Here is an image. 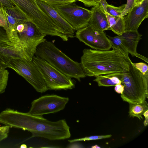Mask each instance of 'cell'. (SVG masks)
<instances>
[{"instance_id": "22", "label": "cell", "mask_w": 148, "mask_h": 148, "mask_svg": "<svg viewBox=\"0 0 148 148\" xmlns=\"http://www.w3.org/2000/svg\"><path fill=\"white\" fill-rule=\"evenodd\" d=\"M107 36L112 46L119 47L127 55H128L127 51L123 45L119 35L114 37L110 36L108 35H107Z\"/></svg>"}, {"instance_id": "14", "label": "cell", "mask_w": 148, "mask_h": 148, "mask_svg": "<svg viewBox=\"0 0 148 148\" xmlns=\"http://www.w3.org/2000/svg\"><path fill=\"white\" fill-rule=\"evenodd\" d=\"M6 22L7 27L12 31H16V28L19 24L29 21L24 14L16 6L13 7L0 8Z\"/></svg>"}, {"instance_id": "17", "label": "cell", "mask_w": 148, "mask_h": 148, "mask_svg": "<svg viewBox=\"0 0 148 148\" xmlns=\"http://www.w3.org/2000/svg\"><path fill=\"white\" fill-rule=\"evenodd\" d=\"M109 25V30L117 35L122 34L125 31L124 21L125 16H113L106 12Z\"/></svg>"}, {"instance_id": "31", "label": "cell", "mask_w": 148, "mask_h": 148, "mask_svg": "<svg viewBox=\"0 0 148 148\" xmlns=\"http://www.w3.org/2000/svg\"><path fill=\"white\" fill-rule=\"evenodd\" d=\"M124 85L121 84H118L115 86L114 89L116 92L121 94L124 90Z\"/></svg>"}, {"instance_id": "4", "label": "cell", "mask_w": 148, "mask_h": 148, "mask_svg": "<svg viewBox=\"0 0 148 148\" xmlns=\"http://www.w3.org/2000/svg\"><path fill=\"white\" fill-rule=\"evenodd\" d=\"M119 76L124 86L121 94L123 100L129 103L142 102L148 98V73L143 74L137 69L132 61L129 70Z\"/></svg>"}, {"instance_id": "28", "label": "cell", "mask_w": 148, "mask_h": 148, "mask_svg": "<svg viewBox=\"0 0 148 148\" xmlns=\"http://www.w3.org/2000/svg\"><path fill=\"white\" fill-rule=\"evenodd\" d=\"M135 66L143 74L148 73V66L147 65L143 62L133 63Z\"/></svg>"}, {"instance_id": "20", "label": "cell", "mask_w": 148, "mask_h": 148, "mask_svg": "<svg viewBox=\"0 0 148 148\" xmlns=\"http://www.w3.org/2000/svg\"><path fill=\"white\" fill-rule=\"evenodd\" d=\"M9 72L5 69H0V94L5 92L8 82Z\"/></svg>"}, {"instance_id": "12", "label": "cell", "mask_w": 148, "mask_h": 148, "mask_svg": "<svg viewBox=\"0 0 148 148\" xmlns=\"http://www.w3.org/2000/svg\"><path fill=\"white\" fill-rule=\"evenodd\" d=\"M124 21L125 31H137L143 21L148 17V0H143L135 5Z\"/></svg>"}, {"instance_id": "9", "label": "cell", "mask_w": 148, "mask_h": 148, "mask_svg": "<svg viewBox=\"0 0 148 148\" xmlns=\"http://www.w3.org/2000/svg\"><path fill=\"white\" fill-rule=\"evenodd\" d=\"M69 99L56 95H47L33 100L29 112L34 116H42L54 113L63 110Z\"/></svg>"}, {"instance_id": "8", "label": "cell", "mask_w": 148, "mask_h": 148, "mask_svg": "<svg viewBox=\"0 0 148 148\" xmlns=\"http://www.w3.org/2000/svg\"><path fill=\"white\" fill-rule=\"evenodd\" d=\"M40 32L54 25L49 17L39 7L35 0H10Z\"/></svg>"}, {"instance_id": "39", "label": "cell", "mask_w": 148, "mask_h": 148, "mask_svg": "<svg viewBox=\"0 0 148 148\" xmlns=\"http://www.w3.org/2000/svg\"><path fill=\"white\" fill-rule=\"evenodd\" d=\"M20 147L22 148H26L27 147V146L26 145L22 144L20 146Z\"/></svg>"}, {"instance_id": "16", "label": "cell", "mask_w": 148, "mask_h": 148, "mask_svg": "<svg viewBox=\"0 0 148 148\" xmlns=\"http://www.w3.org/2000/svg\"><path fill=\"white\" fill-rule=\"evenodd\" d=\"M90 10L92 14L89 25L103 31L109 30V25L106 12L102 6L99 4L93 6Z\"/></svg>"}, {"instance_id": "38", "label": "cell", "mask_w": 148, "mask_h": 148, "mask_svg": "<svg viewBox=\"0 0 148 148\" xmlns=\"http://www.w3.org/2000/svg\"><path fill=\"white\" fill-rule=\"evenodd\" d=\"M143 0H134V5L141 2Z\"/></svg>"}, {"instance_id": "10", "label": "cell", "mask_w": 148, "mask_h": 148, "mask_svg": "<svg viewBox=\"0 0 148 148\" xmlns=\"http://www.w3.org/2000/svg\"><path fill=\"white\" fill-rule=\"evenodd\" d=\"M76 31L75 36L95 50L107 51L112 48V45L103 31L89 25Z\"/></svg>"}, {"instance_id": "24", "label": "cell", "mask_w": 148, "mask_h": 148, "mask_svg": "<svg viewBox=\"0 0 148 148\" xmlns=\"http://www.w3.org/2000/svg\"><path fill=\"white\" fill-rule=\"evenodd\" d=\"M13 44L10 41L5 30L0 26V45Z\"/></svg>"}, {"instance_id": "23", "label": "cell", "mask_w": 148, "mask_h": 148, "mask_svg": "<svg viewBox=\"0 0 148 148\" xmlns=\"http://www.w3.org/2000/svg\"><path fill=\"white\" fill-rule=\"evenodd\" d=\"M112 135L111 134L104 135H96L89 136H86L84 138L75 139L72 140H68V141L70 143H73L75 142L89 141L90 140H96L111 137Z\"/></svg>"}, {"instance_id": "2", "label": "cell", "mask_w": 148, "mask_h": 148, "mask_svg": "<svg viewBox=\"0 0 148 148\" xmlns=\"http://www.w3.org/2000/svg\"><path fill=\"white\" fill-rule=\"evenodd\" d=\"M112 50L85 49L80 63L86 76L124 73L128 71L131 61L128 55L117 47Z\"/></svg>"}, {"instance_id": "25", "label": "cell", "mask_w": 148, "mask_h": 148, "mask_svg": "<svg viewBox=\"0 0 148 148\" xmlns=\"http://www.w3.org/2000/svg\"><path fill=\"white\" fill-rule=\"evenodd\" d=\"M38 0L45 3L47 4L53 6L58 5L64 4L74 2L77 0Z\"/></svg>"}, {"instance_id": "11", "label": "cell", "mask_w": 148, "mask_h": 148, "mask_svg": "<svg viewBox=\"0 0 148 148\" xmlns=\"http://www.w3.org/2000/svg\"><path fill=\"white\" fill-rule=\"evenodd\" d=\"M24 27L17 33L20 42L30 61L32 60L37 46L44 40L45 36L39 31L36 26L28 21L23 23Z\"/></svg>"}, {"instance_id": "15", "label": "cell", "mask_w": 148, "mask_h": 148, "mask_svg": "<svg viewBox=\"0 0 148 148\" xmlns=\"http://www.w3.org/2000/svg\"><path fill=\"white\" fill-rule=\"evenodd\" d=\"M126 48L128 53L132 56H136L148 63V59L137 52L138 43L141 39L142 35L137 31H125L119 35Z\"/></svg>"}, {"instance_id": "19", "label": "cell", "mask_w": 148, "mask_h": 148, "mask_svg": "<svg viewBox=\"0 0 148 148\" xmlns=\"http://www.w3.org/2000/svg\"><path fill=\"white\" fill-rule=\"evenodd\" d=\"M129 104V115L133 117H136L140 120L143 119V113L148 110V103L146 100L139 103Z\"/></svg>"}, {"instance_id": "3", "label": "cell", "mask_w": 148, "mask_h": 148, "mask_svg": "<svg viewBox=\"0 0 148 148\" xmlns=\"http://www.w3.org/2000/svg\"><path fill=\"white\" fill-rule=\"evenodd\" d=\"M34 55L71 78L80 81L81 78L86 76L80 63L72 60L53 42L45 39L37 46Z\"/></svg>"}, {"instance_id": "13", "label": "cell", "mask_w": 148, "mask_h": 148, "mask_svg": "<svg viewBox=\"0 0 148 148\" xmlns=\"http://www.w3.org/2000/svg\"><path fill=\"white\" fill-rule=\"evenodd\" d=\"M36 2L41 9L51 18L59 30L68 40L75 37L76 30L68 23L52 6L38 0Z\"/></svg>"}, {"instance_id": "40", "label": "cell", "mask_w": 148, "mask_h": 148, "mask_svg": "<svg viewBox=\"0 0 148 148\" xmlns=\"http://www.w3.org/2000/svg\"><path fill=\"white\" fill-rule=\"evenodd\" d=\"M91 148H101V147H100L99 146H98V145H94L93 146H92L91 147Z\"/></svg>"}, {"instance_id": "35", "label": "cell", "mask_w": 148, "mask_h": 148, "mask_svg": "<svg viewBox=\"0 0 148 148\" xmlns=\"http://www.w3.org/2000/svg\"><path fill=\"white\" fill-rule=\"evenodd\" d=\"M75 145L77 147V148H79V147H83L82 146V145L80 144H75V143H74V144H72L69 146V147H67L69 148H71V147H75Z\"/></svg>"}, {"instance_id": "1", "label": "cell", "mask_w": 148, "mask_h": 148, "mask_svg": "<svg viewBox=\"0 0 148 148\" xmlns=\"http://www.w3.org/2000/svg\"><path fill=\"white\" fill-rule=\"evenodd\" d=\"M0 123L10 128L27 130L32 137H39L50 140H64L70 138V127L66 120L50 121L42 116L32 115L8 108L0 113Z\"/></svg>"}, {"instance_id": "26", "label": "cell", "mask_w": 148, "mask_h": 148, "mask_svg": "<svg viewBox=\"0 0 148 148\" xmlns=\"http://www.w3.org/2000/svg\"><path fill=\"white\" fill-rule=\"evenodd\" d=\"M10 128L6 125L0 126V142L8 137Z\"/></svg>"}, {"instance_id": "6", "label": "cell", "mask_w": 148, "mask_h": 148, "mask_svg": "<svg viewBox=\"0 0 148 148\" xmlns=\"http://www.w3.org/2000/svg\"><path fill=\"white\" fill-rule=\"evenodd\" d=\"M8 68L14 71L23 77L38 92L48 90L37 67L32 60L11 58L4 61Z\"/></svg>"}, {"instance_id": "18", "label": "cell", "mask_w": 148, "mask_h": 148, "mask_svg": "<svg viewBox=\"0 0 148 148\" xmlns=\"http://www.w3.org/2000/svg\"><path fill=\"white\" fill-rule=\"evenodd\" d=\"M122 73L99 75L95 76V78L94 81L97 82L99 86H110L121 84L119 76Z\"/></svg>"}, {"instance_id": "37", "label": "cell", "mask_w": 148, "mask_h": 148, "mask_svg": "<svg viewBox=\"0 0 148 148\" xmlns=\"http://www.w3.org/2000/svg\"><path fill=\"white\" fill-rule=\"evenodd\" d=\"M148 118L145 119L143 124L145 126H147L148 125Z\"/></svg>"}, {"instance_id": "29", "label": "cell", "mask_w": 148, "mask_h": 148, "mask_svg": "<svg viewBox=\"0 0 148 148\" xmlns=\"http://www.w3.org/2000/svg\"><path fill=\"white\" fill-rule=\"evenodd\" d=\"M83 3L87 6H93L99 4L100 0H77Z\"/></svg>"}, {"instance_id": "32", "label": "cell", "mask_w": 148, "mask_h": 148, "mask_svg": "<svg viewBox=\"0 0 148 148\" xmlns=\"http://www.w3.org/2000/svg\"><path fill=\"white\" fill-rule=\"evenodd\" d=\"M99 4L102 6L104 10L106 12V7L108 4L106 0H100Z\"/></svg>"}, {"instance_id": "21", "label": "cell", "mask_w": 148, "mask_h": 148, "mask_svg": "<svg viewBox=\"0 0 148 148\" xmlns=\"http://www.w3.org/2000/svg\"><path fill=\"white\" fill-rule=\"evenodd\" d=\"M125 6V4L119 7L108 4L106 7V12L113 16H121Z\"/></svg>"}, {"instance_id": "5", "label": "cell", "mask_w": 148, "mask_h": 148, "mask_svg": "<svg viewBox=\"0 0 148 148\" xmlns=\"http://www.w3.org/2000/svg\"><path fill=\"white\" fill-rule=\"evenodd\" d=\"M32 60L37 67L48 90H66L75 87L71 78L45 60L35 56H34Z\"/></svg>"}, {"instance_id": "27", "label": "cell", "mask_w": 148, "mask_h": 148, "mask_svg": "<svg viewBox=\"0 0 148 148\" xmlns=\"http://www.w3.org/2000/svg\"><path fill=\"white\" fill-rule=\"evenodd\" d=\"M134 0H127L125 6L123 10L121 16H125L127 15L134 6Z\"/></svg>"}, {"instance_id": "33", "label": "cell", "mask_w": 148, "mask_h": 148, "mask_svg": "<svg viewBox=\"0 0 148 148\" xmlns=\"http://www.w3.org/2000/svg\"><path fill=\"white\" fill-rule=\"evenodd\" d=\"M24 27L23 23L18 25L16 28V31L17 33L21 32L23 30Z\"/></svg>"}, {"instance_id": "36", "label": "cell", "mask_w": 148, "mask_h": 148, "mask_svg": "<svg viewBox=\"0 0 148 148\" xmlns=\"http://www.w3.org/2000/svg\"><path fill=\"white\" fill-rule=\"evenodd\" d=\"M143 115L145 117V119L148 118V110L145 111L143 113Z\"/></svg>"}, {"instance_id": "7", "label": "cell", "mask_w": 148, "mask_h": 148, "mask_svg": "<svg viewBox=\"0 0 148 148\" xmlns=\"http://www.w3.org/2000/svg\"><path fill=\"white\" fill-rule=\"evenodd\" d=\"M76 2L58 5L53 7L77 31L89 25L92 14L90 10L78 5Z\"/></svg>"}, {"instance_id": "34", "label": "cell", "mask_w": 148, "mask_h": 148, "mask_svg": "<svg viewBox=\"0 0 148 148\" xmlns=\"http://www.w3.org/2000/svg\"><path fill=\"white\" fill-rule=\"evenodd\" d=\"M7 68L5 63L0 58V69H5Z\"/></svg>"}, {"instance_id": "41", "label": "cell", "mask_w": 148, "mask_h": 148, "mask_svg": "<svg viewBox=\"0 0 148 148\" xmlns=\"http://www.w3.org/2000/svg\"></svg>"}, {"instance_id": "30", "label": "cell", "mask_w": 148, "mask_h": 148, "mask_svg": "<svg viewBox=\"0 0 148 148\" xmlns=\"http://www.w3.org/2000/svg\"><path fill=\"white\" fill-rule=\"evenodd\" d=\"M15 6L10 0H0V8L4 7H13Z\"/></svg>"}]
</instances>
